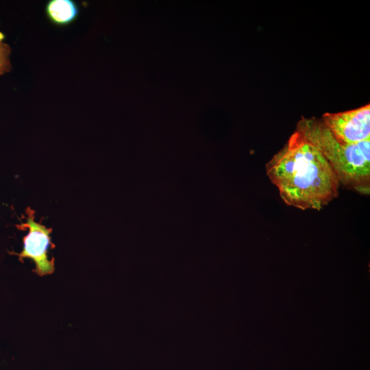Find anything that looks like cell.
Wrapping results in <instances>:
<instances>
[{"label": "cell", "mask_w": 370, "mask_h": 370, "mask_svg": "<svg viewBox=\"0 0 370 370\" xmlns=\"http://www.w3.org/2000/svg\"><path fill=\"white\" fill-rule=\"evenodd\" d=\"M266 171L288 206L320 210L338 195L340 182L331 165L297 131L267 163Z\"/></svg>", "instance_id": "obj_1"}, {"label": "cell", "mask_w": 370, "mask_h": 370, "mask_svg": "<svg viewBox=\"0 0 370 370\" xmlns=\"http://www.w3.org/2000/svg\"><path fill=\"white\" fill-rule=\"evenodd\" d=\"M328 161L340 184L363 195L370 194V140L347 145L338 142L321 119L302 117L296 130Z\"/></svg>", "instance_id": "obj_2"}, {"label": "cell", "mask_w": 370, "mask_h": 370, "mask_svg": "<svg viewBox=\"0 0 370 370\" xmlns=\"http://www.w3.org/2000/svg\"><path fill=\"white\" fill-rule=\"evenodd\" d=\"M341 143L351 145L370 140V105L337 113H325L321 119Z\"/></svg>", "instance_id": "obj_3"}, {"label": "cell", "mask_w": 370, "mask_h": 370, "mask_svg": "<svg viewBox=\"0 0 370 370\" xmlns=\"http://www.w3.org/2000/svg\"><path fill=\"white\" fill-rule=\"evenodd\" d=\"M26 223L17 225L18 229L29 228V233L23 238V249L18 254L21 261L23 258H31L36 264L34 271L39 275L53 273L54 258L48 259L49 247L53 244L51 242L50 234L52 228H47L44 225L34 221L35 211L30 207L26 208Z\"/></svg>", "instance_id": "obj_4"}, {"label": "cell", "mask_w": 370, "mask_h": 370, "mask_svg": "<svg viewBox=\"0 0 370 370\" xmlns=\"http://www.w3.org/2000/svg\"><path fill=\"white\" fill-rule=\"evenodd\" d=\"M48 19L56 25L71 23L78 15V8L71 0H50L45 6Z\"/></svg>", "instance_id": "obj_5"}, {"label": "cell", "mask_w": 370, "mask_h": 370, "mask_svg": "<svg viewBox=\"0 0 370 370\" xmlns=\"http://www.w3.org/2000/svg\"><path fill=\"white\" fill-rule=\"evenodd\" d=\"M5 35L0 32V75L8 73L12 69L10 60L11 48L3 42Z\"/></svg>", "instance_id": "obj_6"}]
</instances>
